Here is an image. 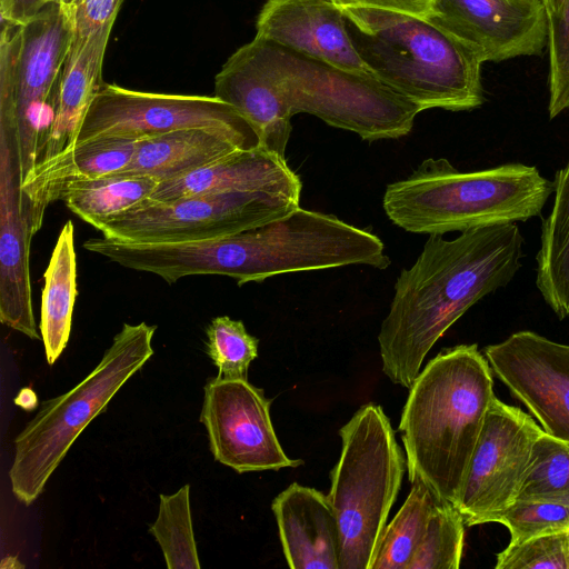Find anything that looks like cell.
I'll return each mask as SVG.
<instances>
[{
    "instance_id": "obj_1",
    "label": "cell",
    "mask_w": 569,
    "mask_h": 569,
    "mask_svg": "<svg viewBox=\"0 0 569 569\" xmlns=\"http://www.w3.org/2000/svg\"><path fill=\"white\" fill-rule=\"evenodd\" d=\"M214 97L247 119L261 147L283 158L297 113L376 141L407 136L422 111L375 76L349 72L257 37L222 66Z\"/></svg>"
},
{
    "instance_id": "obj_2",
    "label": "cell",
    "mask_w": 569,
    "mask_h": 569,
    "mask_svg": "<svg viewBox=\"0 0 569 569\" xmlns=\"http://www.w3.org/2000/svg\"><path fill=\"white\" fill-rule=\"evenodd\" d=\"M523 238L516 223L429 234L416 262L395 283L378 335L383 373L410 388L446 331L485 296L507 286L521 267Z\"/></svg>"
},
{
    "instance_id": "obj_3",
    "label": "cell",
    "mask_w": 569,
    "mask_h": 569,
    "mask_svg": "<svg viewBox=\"0 0 569 569\" xmlns=\"http://www.w3.org/2000/svg\"><path fill=\"white\" fill-rule=\"evenodd\" d=\"M493 397L492 370L476 343L445 349L426 365L399 423L410 482L457 505Z\"/></svg>"
},
{
    "instance_id": "obj_4",
    "label": "cell",
    "mask_w": 569,
    "mask_h": 569,
    "mask_svg": "<svg viewBox=\"0 0 569 569\" xmlns=\"http://www.w3.org/2000/svg\"><path fill=\"white\" fill-rule=\"evenodd\" d=\"M352 43L371 72L422 111L482 104L480 57L430 20L409 13L340 8Z\"/></svg>"
},
{
    "instance_id": "obj_5",
    "label": "cell",
    "mask_w": 569,
    "mask_h": 569,
    "mask_svg": "<svg viewBox=\"0 0 569 569\" xmlns=\"http://www.w3.org/2000/svg\"><path fill=\"white\" fill-rule=\"evenodd\" d=\"M553 181L533 166L508 163L461 172L447 159L428 158L406 179L387 186L382 206L397 227L445 234L516 223L540 216Z\"/></svg>"
},
{
    "instance_id": "obj_6",
    "label": "cell",
    "mask_w": 569,
    "mask_h": 569,
    "mask_svg": "<svg viewBox=\"0 0 569 569\" xmlns=\"http://www.w3.org/2000/svg\"><path fill=\"white\" fill-rule=\"evenodd\" d=\"M156 329L146 322L123 323L101 361L82 381L41 403L14 439L9 479L19 501L30 505L40 496L82 430L151 358Z\"/></svg>"
},
{
    "instance_id": "obj_7",
    "label": "cell",
    "mask_w": 569,
    "mask_h": 569,
    "mask_svg": "<svg viewBox=\"0 0 569 569\" xmlns=\"http://www.w3.org/2000/svg\"><path fill=\"white\" fill-rule=\"evenodd\" d=\"M342 448L327 495L340 533V569H371L407 467L389 418L362 406L339 430Z\"/></svg>"
},
{
    "instance_id": "obj_8",
    "label": "cell",
    "mask_w": 569,
    "mask_h": 569,
    "mask_svg": "<svg viewBox=\"0 0 569 569\" xmlns=\"http://www.w3.org/2000/svg\"><path fill=\"white\" fill-rule=\"evenodd\" d=\"M299 207L298 198L267 191L199 194L170 201L146 199L94 228L104 238L127 242H190L254 229Z\"/></svg>"
},
{
    "instance_id": "obj_9",
    "label": "cell",
    "mask_w": 569,
    "mask_h": 569,
    "mask_svg": "<svg viewBox=\"0 0 569 569\" xmlns=\"http://www.w3.org/2000/svg\"><path fill=\"white\" fill-rule=\"evenodd\" d=\"M183 128H214L260 146L247 119L217 97L136 91L103 83L94 94L76 143L97 138L141 140Z\"/></svg>"
},
{
    "instance_id": "obj_10",
    "label": "cell",
    "mask_w": 569,
    "mask_h": 569,
    "mask_svg": "<svg viewBox=\"0 0 569 569\" xmlns=\"http://www.w3.org/2000/svg\"><path fill=\"white\" fill-rule=\"evenodd\" d=\"M543 432L530 415L493 397L456 505L466 526L499 522L518 498Z\"/></svg>"
},
{
    "instance_id": "obj_11",
    "label": "cell",
    "mask_w": 569,
    "mask_h": 569,
    "mask_svg": "<svg viewBox=\"0 0 569 569\" xmlns=\"http://www.w3.org/2000/svg\"><path fill=\"white\" fill-rule=\"evenodd\" d=\"M71 39V24L54 3L21 24L13 82L21 182L34 167L38 146L51 123Z\"/></svg>"
},
{
    "instance_id": "obj_12",
    "label": "cell",
    "mask_w": 569,
    "mask_h": 569,
    "mask_svg": "<svg viewBox=\"0 0 569 569\" xmlns=\"http://www.w3.org/2000/svg\"><path fill=\"white\" fill-rule=\"evenodd\" d=\"M270 399L247 379L216 377L204 386L200 421L216 461L238 473L295 468L270 417Z\"/></svg>"
},
{
    "instance_id": "obj_13",
    "label": "cell",
    "mask_w": 569,
    "mask_h": 569,
    "mask_svg": "<svg viewBox=\"0 0 569 569\" xmlns=\"http://www.w3.org/2000/svg\"><path fill=\"white\" fill-rule=\"evenodd\" d=\"M485 357L542 430L569 442V345L523 330L486 347Z\"/></svg>"
},
{
    "instance_id": "obj_14",
    "label": "cell",
    "mask_w": 569,
    "mask_h": 569,
    "mask_svg": "<svg viewBox=\"0 0 569 569\" xmlns=\"http://www.w3.org/2000/svg\"><path fill=\"white\" fill-rule=\"evenodd\" d=\"M426 18L472 49L483 63L537 54L548 42L541 0H432Z\"/></svg>"
},
{
    "instance_id": "obj_15",
    "label": "cell",
    "mask_w": 569,
    "mask_h": 569,
    "mask_svg": "<svg viewBox=\"0 0 569 569\" xmlns=\"http://www.w3.org/2000/svg\"><path fill=\"white\" fill-rule=\"evenodd\" d=\"M20 184L16 124L0 117V320L38 340L29 267L33 234Z\"/></svg>"
},
{
    "instance_id": "obj_16",
    "label": "cell",
    "mask_w": 569,
    "mask_h": 569,
    "mask_svg": "<svg viewBox=\"0 0 569 569\" xmlns=\"http://www.w3.org/2000/svg\"><path fill=\"white\" fill-rule=\"evenodd\" d=\"M254 37L349 72L375 76L357 52L341 9L330 0H268L257 17Z\"/></svg>"
},
{
    "instance_id": "obj_17",
    "label": "cell",
    "mask_w": 569,
    "mask_h": 569,
    "mask_svg": "<svg viewBox=\"0 0 569 569\" xmlns=\"http://www.w3.org/2000/svg\"><path fill=\"white\" fill-rule=\"evenodd\" d=\"M302 182L286 158L262 147L238 149L181 177L159 182L149 199L267 191L300 199Z\"/></svg>"
},
{
    "instance_id": "obj_18",
    "label": "cell",
    "mask_w": 569,
    "mask_h": 569,
    "mask_svg": "<svg viewBox=\"0 0 569 569\" xmlns=\"http://www.w3.org/2000/svg\"><path fill=\"white\" fill-rule=\"evenodd\" d=\"M279 538L292 569H340V533L328 497L291 483L272 501Z\"/></svg>"
},
{
    "instance_id": "obj_19",
    "label": "cell",
    "mask_w": 569,
    "mask_h": 569,
    "mask_svg": "<svg viewBox=\"0 0 569 569\" xmlns=\"http://www.w3.org/2000/svg\"><path fill=\"white\" fill-rule=\"evenodd\" d=\"M137 142L114 137L91 139L37 163L20 184L32 234L40 230L46 209L59 200L68 183L121 171L132 159Z\"/></svg>"
},
{
    "instance_id": "obj_20",
    "label": "cell",
    "mask_w": 569,
    "mask_h": 569,
    "mask_svg": "<svg viewBox=\"0 0 569 569\" xmlns=\"http://www.w3.org/2000/svg\"><path fill=\"white\" fill-rule=\"evenodd\" d=\"M112 26H104L88 37H72L52 120L38 146L36 164L74 146L86 112L103 84L102 63Z\"/></svg>"
},
{
    "instance_id": "obj_21",
    "label": "cell",
    "mask_w": 569,
    "mask_h": 569,
    "mask_svg": "<svg viewBox=\"0 0 569 569\" xmlns=\"http://www.w3.org/2000/svg\"><path fill=\"white\" fill-rule=\"evenodd\" d=\"M240 136L214 128H183L138 140L120 174L147 176L159 182L181 177L238 149L257 148Z\"/></svg>"
},
{
    "instance_id": "obj_22",
    "label": "cell",
    "mask_w": 569,
    "mask_h": 569,
    "mask_svg": "<svg viewBox=\"0 0 569 569\" xmlns=\"http://www.w3.org/2000/svg\"><path fill=\"white\" fill-rule=\"evenodd\" d=\"M43 279L40 333L47 361L53 365L67 347L77 297V259L71 220L59 232Z\"/></svg>"
},
{
    "instance_id": "obj_23",
    "label": "cell",
    "mask_w": 569,
    "mask_h": 569,
    "mask_svg": "<svg viewBox=\"0 0 569 569\" xmlns=\"http://www.w3.org/2000/svg\"><path fill=\"white\" fill-rule=\"evenodd\" d=\"M555 201L541 224L536 284L559 319L569 316V161L553 180Z\"/></svg>"
},
{
    "instance_id": "obj_24",
    "label": "cell",
    "mask_w": 569,
    "mask_h": 569,
    "mask_svg": "<svg viewBox=\"0 0 569 569\" xmlns=\"http://www.w3.org/2000/svg\"><path fill=\"white\" fill-rule=\"evenodd\" d=\"M159 181L147 176L113 173L97 179L77 180L61 191L68 209L96 227L149 199Z\"/></svg>"
},
{
    "instance_id": "obj_25",
    "label": "cell",
    "mask_w": 569,
    "mask_h": 569,
    "mask_svg": "<svg viewBox=\"0 0 569 569\" xmlns=\"http://www.w3.org/2000/svg\"><path fill=\"white\" fill-rule=\"evenodd\" d=\"M411 483L405 503L381 533L371 569H408L423 538L440 499L420 480Z\"/></svg>"
},
{
    "instance_id": "obj_26",
    "label": "cell",
    "mask_w": 569,
    "mask_h": 569,
    "mask_svg": "<svg viewBox=\"0 0 569 569\" xmlns=\"http://www.w3.org/2000/svg\"><path fill=\"white\" fill-rule=\"evenodd\" d=\"M157 519L149 532L159 543L167 568L199 569V557L190 509V486L172 495H160Z\"/></svg>"
},
{
    "instance_id": "obj_27",
    "label": "cell",
    "mask_w": 569,
    "mask_h": 569,
    "mask_svg": "<svg viewBox=\"0 0 569 569\" xmlns=\"http://www.w3.org/2000/svg\"><path fill=\"white\" fill-rule=\"evenodd\" d=\"M465 527L457 507L439 500L408 569H458L463 553Z\"/></svg>"
},
{
    "instance_id": "obj_28",
    "label": "cell",
    "mask_w": 569,
    "mask_h": 569,
    "mask_svg": "<svg viewBox=\"0 0 569 569\" xmlns=\"http://www.w3.org/2000/svg\"><path fill=\"white\" fill-rule=\"evenodd\" d=\"M207 353L218 368V377L247 379L250 363L258 356L259 340L249 335L240 320L216 317L207 327Z\"/></svg>"
},
{
    "instance_id": "obj_29",
    "label": "cell",
    "mask_w": 569,
    "mask_h": 569,
    "mask_svg": "<svg viewBox=\"0 0 569 569\" xmlns=\"http://www.w3.org/2000/svg\"><path fill=\"white\" fill-rule=\"evenodd\" d=\"M569 495V442L543 432L536 441L517 499Z\"/></svg>"
},
{
    "instance_id": "obj_30",
    "label": "cell",
    "mask_w": 569,
    "mask_h": 569,
    "mask_svg": "<svg viewBox=\"0 0 569 569\" xmlns=\"http://www.w3.org/2000/svg\"><path fill=\"white\" fill-rule=\"evenodd\" d=\"M510 533V542L569 532V495L517 499L499 522Z\"/></svg>"
},
{
    "instance_id": "obj_31",
    "label": "cell",
    "mask_w": 569,
    "mask_h": 569,
    "mask_svg": "<svg viewBox=\"0 0 569 569\" xmlns=\"http://www.w3.org/2000/svg\"><path fill=\"white\" fill-rule=\"evenodd\" d=\"M550 119L569 110V0L548 14Z\"/></svg>"
},
{
    "instance_id": "obj_32",
    "label": "cell",
    "mask_w": 569,
    "mask_h": 569,
    "mask_svg": "<svg viewBox=\"0 0 569 569\" xmlns=\"http://www.w3.org/2000/svg\"><path fill=\"white\" fill-rule=\"evenodd\" d=\"M496 569H569V532L536 536L497 555Z\"/></svg>"
},
{
    "instance_id": "obj_33",
    "label": "cell",
    "mask_w": 569,
    "mask_h": 569,
    "mask_svg": "<svg viewBox=\"0 0 569 569\" xmlns=\"http://www.w3.org/2000/svg\"><path fill=\"white\" fill-rule=\"evenodd\" d=\"M123 0H54L72 28V37H88L113 24Z\"/></svg>"
},
{
    "instance_id": "obj_34",
    "label": "cell",
    "mask_w": 569,
    "mask_h": 569,
    "mask_svg": "<svg viewBox=\"0 0 569 569\" xmlns=\"http://www.w3.org/2000/svg\"><path fill=\"white\" fill-rule=\"evenodd\" d=\"M338 8H373L398 11L426 18L432 0H330Z\"/></svg>"
},
{
    "instance_id": "obj_35",
    "label": "cell",
    "mask_w": 569,
    "mask_h": 569,
    "mask_svg": "<svg viewBox=\"0 0 569 569\" xmlns=\"http://www.w3.org/2000/svg\"><path fill=\"white\" fill-rule=\"evenodd\" d=\"M54 0H0L1 21L24 24Z\"/></svg>"
},
{
    "instance_id": "obj_36",
    "label": "cell",
    "mask_w": 569,
    "mask_h": 569,
    "mask_svg": "<svg viewBox=\"0 0 569 569\" xmlns=\"http://www.w3.org/2000/svg\"><path fill=\"white\" fill-rule=\"evenodd\" d=\"M541 1L545 6V9H546V12L548 16V14L556 12L560 8L563 0H541Z\"/></svg>"
}]
</instances>
